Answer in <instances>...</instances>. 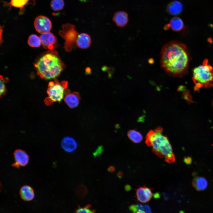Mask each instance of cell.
Here are the masks:
<instances>
[{
	"label": "cell",
	"mask_w": 213,
	"mask_h": 213,
	"mask_svg": "<svg viewBox=\"0 0 213 213\" xmlns=\"http://www.w3.org/2000/svg\"><path fill=\"white\" fill-rule=\"evenodd\" d=\"M112 19L117 26L123 27L127 25L128 22V15L125 12L118 11L114 14Z\"/></svg>",
	"instance_id": "5bb4252c"
},
{
	"label": "cell",
	"mask_w": 213,
	"mask_h": 213,
	"mask_svg": "<svg viewBox=\"0 0 213 213\" xmlns=\"http://www.w3.org/2000/svg\"><path fill=\"white\" fill-rule=\"evenodd\" d=\"M104 147L102 145L99 146L95 151L93 152V155L94 157L101 155L104 151Z\"/></svg>",
	"instance_id": "4316f807"
},
{
	"label": "cell",
	"mask_w": 213,
	"mask_h": 213,
	"mask_svg": "<svg viewBox=\"0 0 213 213\" xmlns=\"http://www.w3.org/2000/svg\"><path fill=\"white\" fill-rule=\"evenodd\" d=\"M90 207V205H88L83 207L78 206L76 210L75 213H95V210L91 209Z\"/></svg>",
	"instance_id": "cb8c5ba5"
},
{
	"label": "cell",
	"mask_w": 213,
	"mask_h": 213,
	"mask_svg": "<svg viewBox=\"0 0 213 213\" xmlns=\"http://www.w3.org/2000/svg\"><path fill=\"white\" fill-rule=\"evenodd\" d=\"M127 136L132 142L136 143L140 142L143 139V136L141 133L135 130H128Z\"/></svg>",
	"instance_id": "ffe728a7"
},
{
	"label": "cell",
	"mask_w": 213,
	"mask_h": 213,
	"mask_svg": "<svg viewBox=\"0 0 213 213\" xmlns=\"http://www.w3.org/2000/svg\"><path fill=\"white\" fill-rule=\"evenodd\" d=\"M183 8V5L180 2L174 0L168 4L167 7V10L170 14L177 15L182 12Z\"/></svg>",
	"instance_id": "e0dca14e"
},
{
	"label": "cell",
	"mask_w": 213,
	"mask_h": 213,
	"mask_svg": "<svg viewBox=\"0 0 213 213\" xmlns=\"http://www.w3.org/2000/svg\"><path fill=\"white\" fill-rule=\"evenodd\" d=\"M117 175L118 178H121L122 176L123 173L121 171H119L117 174Z\"/></svg>",
	"instance_id": "d6a6232c"
},
{
	"label": "cell",
	"mask_w": 213,
	"mask_h": 213,
	"mask_svg": "<svg viewBox=\"0 0 213 213\" xmlns=\"http://www.w3.org/2000/svg\"><path fill=\"white\" fill-rule=\"evenodd\" d=\"M62 148L66 151L72 152L75 151L78 147V144L75 140L70 136L64 137L61 142Z\"/></svg>",
	"instance_id": "4fadbf2b"
},
{
	"label": "cell",
	"mask_w": 213,
	"mask_h": 213,
	"mask_svg": "<svg viewBox=\"0 0 213 213\" xmlns=\"http://www.w3.org/2000/svg\"><path fill=\"white\" fill-rule=\"evenodd\" d=\"M0 95L1 96L4 94L6 91L5 81L3 76H0Z\"/></svg>",
	"instance_id": "484cf974"
},
{
	"label": "cell",
	"mask_w": 213,
	"mask_h": 213,
	"mask_svg": "<svg viewBox=\"0 0 213 213\" xmlns=\"http://www.w3.org/2000/svg\"><path fill=\"white\" fill-rule=\"evenodd\" d=\"M75 28L73 25L67 23L63 25L62 30L59 31V35L65 40L64 47L67 52L72 51L76 43L79 33Z\"/></svg>",
	"instance_id": "5b68a950"
},
{
	"label": "cell",
	"mask_w": 213,
	"mask_h": 213,
	"mask_svg": "<svg viewBox=\"0 0 213 213\" xmlns=\"http://www.w3.org/2000/svg\"><path fill=\"white\" fill-rule=\"evenodd\" d=\"M28 43V45L32 47H38L41 44L40 37L35 34L31 35L29 36Z\"/></svg>",
	"instance_id": "44dd1931"
},
{
	"label": "cell",
	"mask_w": 213,
	"mask_h": 213,
	"mask_svg": "<svg viewBox=\"0 0 213 213\" xmlns=\"http://www.w3.org/2000/svg\"><path fill=\"white\" fill-rule=\"evenodd\" d=\"M91 43L90 36L87 34L82 33L79 34L76 41L77 46L82 49H86L89 47Z\"/></svg>",
	"instance_id": "2e32d148"
},
{
	"label": "cell",
	"mask_w": 213,
	"mask_h": 213,
	"mask_svg": "<svg viewBox=\"0 0 213 213\" xmlns=\"http://www.w3.org/2000/svg\"><path fill=\"white\" fill-rule=\"evenodd\" d=\"M34 25L36 31L41 34L49 32L52 27L50 19L43 15H39L36 18Z\"/></svg>",
	"instance_id": "52a82bcc"
},
{
	"label": "cell",
	"mask_w": 213,
	"mask_h": 213,
	"mask_svg": "<svg viewBox=\"0 0 213 213\" xmlns=\"http://www.w3.org/2000/svg\"><path fill=\"white\" fill-rule=\"evenodd\" d=\"M87 191V188L85 186L82 185H79L76 189V196L79 198H83L86 195Z\"/></svg>",
	"instance_id": "603a6c76"
},
{
	"label": "cell",
	"mask_w": 213,
	"mask_h": 213,
	"mask_svg": "<svg viewBox=\"0 0 213 213\" xmlns=\"http://www.w3.org/2000/svg\"><path fill=\"white\" fill-rule=\"evenodd\" d=\"M153 196L154 199H158L160 197V194L159 192L155 193L153 195Z\"/></svg>",
	"instance_id": "4dcf8cb0"
},
{
	"label": "cell",
	"mask_w": 213,
	"mask_h": 213,
	"mask_svg": "<svg viewBox=\"0 0 213 213\" xmlns=\"http://www.w3.org/2000/svg\"><path fill=\"white\" fill-rule=\"evenodd\" d=\"M169 25L171 29L175 32L180 31L184 27L182 20L181 18L177 17H174L171 19Z\"/></svg>",
	"instance_id": "d6986e66"
},
{
	"label": "cell",
	"mask_w": 213,
	"mask_h": 213,
	"mask_svg": "<svg viewBox=\"0 0 213 213\" xmlns=\"http://www.w3.org/2000/svg\"><path fill=\"white\" fill-rule=\"evenodd\" d=\"M135 190V197L137 200L142 203H146L149 202L153 195L152 192V188L145 185L143 186H139Z\"/></svg>",
	"instance_id": "9c48e42d"
},
{
	"label": "cell",
	"mask_w": 213,
	"mask_h": 213,
	"mask_svg": "<svg viewBox=\"0 0 213 213\" xmlns=\"http://www.w3.org/2000/svg\"><path fill=\"white\" fill-rule=\"evenodd\" d=\"M15 162L12 166L17 168L20 166L24 167L27 165L29 161V156L24 150L18 149L15 150L13 153Z\"/></svg>",
	"instance_id": "ba28073f"
},
{
	"label": "cell",
	"mask_w": 213,
	"mask_h": 213,
	"mask_svg": "<svg viewBox=\"0 0 213 213\" xmlns=\"http://www.w3.org/2000/svg\"><path fill=\"white\" fill-rule=\"evenodd\" d=\"M192 184L194 188L198 191L205 189L208 186L207 180L205 178L202 177H197L194 178Z\"/></svg>",
	"instance_id": "ac0fdd59"
},
{
	"label": "cell",
	"mask_w": 213,
	"mask_h": 213,
	"mask_svg": "<svg viewBox=\"0 0 213 213\" xmlns=\"http://www.w3.org/2000/svg\"><path fill=\"white\" fill-rule=\"evenodd\" d=\"M192 159L189 156L185 157L184 159V162L187 164H190L192 162Z\"/></svg>",
	"instance_id": "f1b7e54d"
},
{
	"label": "cell",
	"mask_w": 213,
	"mask_h": 213,
	"mask_svg": "<svg viewBox=\"0 0 213 213\" xmlns=\"http://www.w3.org/2000/svg\"><path fill=\"white\" fill-rule=\"evenodd\" d=\"M129 209L133 213H137L138 209V205L135 204L131 205L129 207Z\"/></svg>",
	"instance_id": "83f0119b"
},
{
	"label": "cell",
	"mask_w": 213,
	"mask_h": 213,
	"mask_svg": "<svg viewBox=\"0 0 213 213\" xmlns=\"http://www.w3.org/2000/svg\"><path fill=\"white\" fill-rule=\"evenodd\" d=\"M161 66L168 75L182 77L188 72L189 56L184 44L172 41L163 46L160 53Z\"/></svg>",
	"instance_id": "6da1fadb"
},
{
	"label": "cell",
	"mask_w": 213,
	"mask_h": 213,
	"mask_svg": "<svg viewBox=\"0 0 213 213\" xmlns=\"http://www.w3.org/2000/svg\"><path fill=\"white\" fill-rule=\"evenodd\" d=\"M115 168L113 166H109L107 169V171L109 172H112L115 171Z\"/></svg>",
	"instance_id": "f546056e"
},
{
	"label": "cell",
	"mask_w": 213,
	"mask_h": 213,
	"mask_svg": "<svg viewBox=\"0 0 213 213\" xmlns=\"http://www.w3.org/2000/svg\"><path fill=\"white\" fill-rule=\"evenodd\" d=\"M40 38L43 47L49 50H53L56 45L57 39L55 36L50 32L42 34Z\"/></svg>",
	"instance_id": "8fae6325"
},
{
	"label": "cell",
	"mask_w": 213,
	"mask_h": 213,
	"mask_svg": "<svg viewBox=\"0 0 213 213\" xmlns=\"http://www.w3.org/2000/svg\"><path fill=\"white\" fill-rule=\"evenodd\" d=\"M138 209H140L144 213H151V209L150 206L147 204H138Z\"/></svg>",
	"instance_id": "d4e9b609"
},
{
	"label": "cell",
	"mask_w": 213,
	"mask_h": 213,
	"mask_svg": "<svg viewBox=\"0 0 213 213\" xmlns=\"http://www.w3.org/2000/svg\"><path fill=\"white\" fill-rule=\"evenodd\" d=\"M86 72L88 73H90L91 72V69L89 68L88 67L85 70Z\"/></svg>",
	"instance_id": "836d02e7"
},
{
	"label": "cell",
	"mask_w": 213,
	"mask_h": 213,
	"mask_svg": "<svg viewBox=\"0 0 213 213\" xmlns=\"http://www.w3.org/2000/svg\"><path fill=\"white\" fill-rule=\"evenodd\" d=\"M67 84L65 81L59 82L55 80L54 82H50L47 91L50 100L53 102H60L63 99Z\"/></svg>",
	"instance_id": "8992f818"
},
{
	"label": "cell",
	"mask_w": 213,
	"mask_h": 213,
	"mask_svg": "<svg viewBox=\"0 0 213 213\" xmlns=\"http://www.w3.org/2000/svg\"><path fill=\"white\" fill-rule=\"evenodd\" d=\"M65 93L64 100L68 106L70 108L77 106L80 99L79 93L77 92L70 93L69 90H67Z\"/></svg>",
	"instance_id": "7c38bea8"
},
{
	"label": "cell",
	"mask_w": 213,
	"mask_h": 213,
	"mask_svg": "<svg viewBox=\"0 0 213 213\" xmlns=\"http://www.w3.org/2000/svg\"><path fill=\"white\" fill-rule=\"evenodd\" d=\"M3 2L4 5L8 7L9 10L13 7L19 8V13L20 14L24 13L27 5L30 4L34 5L35 4V0H10L9 2Z\"/></svg>",
	"instance_id": "30bf717a"
},
{
	"label": "cell",
	"mask_w": 213,
	"mask_h": 213,
	"mask_svg": "<svg viewBox=\"0 0 213 213\" xmlns=\"http://www.w3.org/2000/svg\"><path fill=\"white\" fill-rule=\"evenodd\" d=\"M163 130L160 126L150 130L145 137V143L148 146L152 147V151L157 156L172 163L175 161V155L167 137L162 134Z\"/></svg>",
	"instance_id": "3957f363"
},
{
	"label": "cell",
	"mask_w": 213,
	"mask_h": 213,
	"mask_svg": "<svg viewBox=\"0 0 213 213\" xmlns=\"http://www.w3.org/2000/svg\"><path fill=\"white\" fill-rule=\"evenodd\" d=\"M80 0V1H82V2H86L88 0Z\"/></svg>",
	"instance_id": "e575fe53"
},
{
	"label": "cell",
	"mask_w": 213,
	"mask_h": 213,
	"mask_svg": "<svg viewBox=\"0 0 213 213\" xmlns=\"http://www.w3.org/2000/svg\"><path fill=\"white\" fill-rule=\"evenodd\" d=\"M131 189V187L129 185H126L125 187V190L127 191H130Z\"/></svg>",
	"instance_id": "1f68e13d"
},
{
	"label": "cell",
	"mask_w": 213,
	"mask_h": 213,
	"mask_svg": "<svg viewBox=\"0 0 213 213\" xmlns=\"http://www.w3.org/2000/svg\"><path fill=\"white\" fill-rule=\"evenodd\" d=\"M19 194L21 198L26 201H31L35 197V193L33 189L28 185H24L20 188Z\"/></svg>",
	"instance_id": "9a60e30c"
},
{
	"label": "cell",
	"mask_w": 213,
	"mask_h": 213,
	"mask_svg": "<svg viewBox=\"0 0 213 213\" xmlns=\"http://www.w3.org/2000/svg\"><path fill=\"white\" fill-rule=\"evenodd\" d=\"M37 73L46 80L54 79L65 67L57 51L49 50L41 56L34 64Z\"/></svg>",
	"instance_id": "7a4b0ae2"
},
{
	"label": "cell",
	"mask_w": 213,
	"mask_h": 213,
	"mask_svg": "<svg viewBox=\"0 0 213 213\" xmlns=\"http://www.w3.org/2000/svg\"></svg>",
	"instance_id": "d590c367"
},
{
	"label": "cell",
	"mask_w": 213,
	"mask_h": 213,
	"mask_svg": "<svg viewBox=\"0 0 213 213\" xmlns=\"http://www.w3.org/2000/svg\"><path fill=\"white\" fill-rule=\"evenodd\" d=\"M63 0H52L50 3L51 9L54 11L58 12L62 10L64 6Z\"/></svg>",
	"instance_id": "7402d4cb"
},
{
	"label": "cell",
	"mask_w": 213,
	"mask_h": 213,
	"mask_svg": "<svg viewBox=\"0 0 213 213\" xmlns=\"http://www.w3.org/2000/svg\"><path fill=\"white\" fill-rule=\"evenodd\" d=\"M192 80L195 85V91H199L201 88L213 87V67L209 64L208 59H204L202 65L193 69Z\"/></svg>",
	"instance_id": "277c9868"
}]
</instances>
